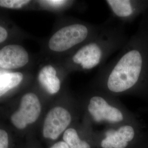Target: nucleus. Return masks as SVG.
<instances>
[{
	"label": "nucleus",
	"instance_id": "obj_9",
	"mask_svg": "<svg viewBox=\"0 0 148 148\" xmlns=\"http://www.w3.org/2000/svg\"><path fill=\"white\" fill-rule=\"evenodd\" d=\"M101 142L103 148H126L134 137L135 132L131 125L122 126L117 130H110Z\"/></svg>",
	"mask_w": 148,
	"mask_h": 148
},
{
	"label": "nucleus",
	"instance_id": "obj_6",
	"mask_svg": "<svg viewBox=\"0 0 148 148\" xmlns=\"http://www.w3.org/2000/svg\"><path fill=\"white\" fill-rule=\"evenodd\" d=\"M41 112V104L37 95L29 93L21 98L19 109L11 116L12 124L23 130L37 120Z\"/></svg>",
	"mask_w": 148,
	"mask_h": 148
},
{
	"label": "nucleus",
	"instance_id": "obj_12",
	"mask_svg": "<svg viewBox=\"0 0 148 148\" xmlns=\"http://www.w3.org/2000/svg\"><path fill=\"white\" fill-rule=\"evenodd\" d=\"M63 140L68 145L69 148H90V144L82 140L76 130L73 128H68L64 132Z\"/></svg>",
	"mask_w": 148,
	"mask_h": 148
},
{
	"label": "nucleus",
	"instance_id": "obj_5",
	"mask_svg": "<svg viewBox=\"0 0 148 148\" xmlns=\"http://www.w3.org/2000/svg\"><path fill=\"white\" fill-rule=\"evenodd\" d=\"M73 115L68 109L56 106L48 112L43 125V136L46 138L56 140L65 131L71 123Z\"/></svg>",
	"mask_w": 148,
	"mask_h": 148
},
{
	"label": "nucleus",
	"instance_id": "obj_8",
	"mask_svg": "<svg viewBox=\"0 0 148 148\" xmlns=\"http://www.w3.org/2000/svg\"><path fill=\"white\" fill-rule=\"evenodd\" d=\"M27 51L20 45H10L0 49V68L16 69L25 66L29 62Z\"/></svg>",
	"mask_w": 148,
	"mask_h": 148
},
{
	"label": "nucleus",
	"instance_id": "obj_2",
	"mask_svg": "<svg viewBox=\"0 0 148 148\" xmlns=\"http://www.w3.org/2000/svg\"><path fill=\"white\" fill-rule=\"evenodd\" d=\"M128 40L123 24L106 22L93 37L68 56L66 68L69 72L95 69L120 51Z\"/></svg>",
	"mask_w": 148,
	"mask_h": 148
},
{
	"label": "nucleus",
	"instance_id": "obj_3",
	"mask_svg": "<svg viewBox=\"0 0 148 148\" xmlns=\"http://www.w3.org/2000/svg\"><path fill=\"white\" fill-rule=\"evenodd\" d=\"M103 25L71 19L53 33L47 42L48 49L52 53H68L69 56L93 37Z\"/></svg>",
	"mask_w": 148,
	"mask_h": 148
},
{
	"label": "nucleus",
	"instance_id": "obj_16",
	"mask_svg": "<svg viewBox=\"0 0 148 148\" xmlns=\"http://www.w3.org/2000/svg\"><path fill=\"white\" fill-rule=\"evenodd\" d=\"M50 148H69L68 145L64 141H60L55 143Z\"/></svg>",
	"mask_w": 148,
	"mask_h": 148
},
{
	"label": "nucleus",
	"instance_id": "obj_4",
	"mask_svg": "<svg viewBox=\"0 0 148 148\" xmlns=\"http://www.w3.org/2000/svg\"><path fill=\"white\" fill-rule=\"evenodd\" d=\"M108 95L100 90L92 89L86 98V108L88 115L97 123H118L123 121L125 119L124 110L112 102Z\"/></svg>",
	"mask_w": 148,
	"mask_h": 148
},
{
	"label": "nucleus",
	"instance_id": "obj_15",
	"mask_svg": "<svg viewBox=\"0 0 148 148\" xmlns=\"http://www.w3.org/2000/svg\"><path fill=\"white\" fill-rule=\"evenodd\" d=\"M8 36L7 30L3 27L0 26V43L5 41Z\"/></svg>",
	"mask_w": 148,
	"mask_h": 148
},
{
	"label": "nucleus",
	"instance_id": "obj_13",
	"mask_svg": "<svg viewBox=\"0 0 148 148\" xmlns=\"http://www.w3.org/2000/svg\"><path fill=\"white\" fill-rule=\"evenodd\" d=\"M30 2L29 0H0V7L12 9H19Z\"/></svg>",
	"mask_w": 148,
	"mask_h": 148
},
{
	"label": "nucleus",
	"instance_id": "obj_1",
	"mask_svg": "<svg viewBox=\"0 0 148 148\" xmlns=\"http://www.w3.org/2000/svg\"><path fill=\"white\" fill-rule=\"evenodd\" d=\"M148 79V36L137 35L127 41L115 58L98 71L90 86L110 95L134 92Z\"/></svg>",
	"mask_w": 148,
	"mask_h": 148
},
{
	"label": "nucleus",
	"instance_id": "obj_10",
	"mask_svg": "<svg viewBox=\"0 0 148 148\" xmlns=\"http://www.w3.org/2000/svg\"><path fill=\"white\" fill-rule=\"evenodd\" d=\"M38 81L48 95H57L62 87L63 80L59 75L57 68L52 64H48L43 66L38 75Z\"/></svg>",
	"mask_w": 148,
	"mask_h": 148
},
{
	"label": "nucleus",
	"instance_id": "obj_14",
	"mask_svg": "<svg viewBox=\"0 0 148 148\" xmlns=\"http://www.w3.org/2000/svg\"><path fill=\"white\" fill-rule=\"evenodd\" d=\"M8 135L5 130L0 129V148H8Z\"/></svg>",
	"mask_w": 148,
	"mask_h": 148
},
{
	"label": "nucleus",
	"instance_id": "obj_11",
	"mask_svg": "<svg viewBox=\"0 0 148 148\" xmlns=\"http://www.w3.org/2000/svg\"><path fill=\"white\" fill-rule=\"evenodd\" d=\"M23 79L21 73L0 71V97L19 85Z\"/></svg>",
	"mask_w": 148,
	"mask_h": 148
},
{
	"label": "nucleus",
	"instance_id": "obj_7",
	"mask_svg": "<svg viewBox=\"0 0 148 148\" xmlns=\"http://www.w3.org/2000/svg\"><path fill=\"white\" fill-rule=\"evenodd\" d=\"M112 16L121 24L133 21L148 7V1L133 0H106Z\"/></svg>",
	"mask_w": 148,
	"mask_h": 148
}]
</instances>
